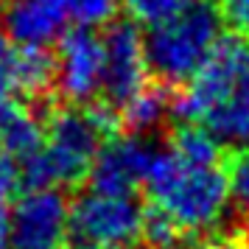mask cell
Listing matches in <instances>:
<instances>
[{
	"label": "cell",
	"instance_id": "obj_1",
	"mask_svg": "<svg viewBox=\"0 0 249 249\" xmlns=\"http://www.w3.org/2000/svg\"><path fill=\"white\" fill-rule=\"evenodd\" d=\"M143 188L151 210L168 218L185 238L215 235L232 207L230 171L221 165V146L182 124L168 148H157Z\"/></svg>",
	"mask_w": 249,
	"mask_h": 249
},
{
	"label": "cell",
	"instance_id": "obj_2",
	"mask_svg": "<svg viewBox=\"0 0 249 249\" xmlns=\"http://www.w3.org/2000/svg\"><path fill=\"white\" fill-rule=\"evenodd\" d=\"M171 112L207 132L218 146L249 148V36L221 39Z\"/></svg>",
	"mask_w": 249,
	"mask_h": 249
},
{
	"label": "cell",
	"instance_id": "obj_3",
	"mask_svg": "<svg viewBox=\"0 0 249 249\" xmlns=\"http://www.w3.org/2000/svg\"><path fill=\"white\" fill-rule=\"evenodd\" d=\"M221 9L207 0H196L185 12L151 25L143 34L151 76L165 84H188L221 45Z\"/></svg>",
	"mask_w": 249,
	"mask_h": 249
},
{
	"label": "cell",
	"instance_id": "obj_4",
	"mask_svg": "<svg viewBox=\"0 0 249 249\" xmlns=\"http://www.w3.org/2000/svg\"><path fill=\"white\" fill-rule=\"evenodd\" d=\"M42 154L51 174V185H73L90 177L95 160L112 140L118 115L107 104H70L48 115Z\"/></svg>",
	"mask_w": 249,
	"mask_h": 249
},
{
	"label": "cell",
	"instance_id": "obj_5",
	"mask_svg": "<svg viewBox=\"0 0 249 249\" xmlns=\"http://www.w3.org/2000/svg\"><path fill=\"white\" fill-rule=\"evenodd\" d=\"M146 210L135 193H112L87 188L70 204V232L79 244L126 249L143 235Z\"/></svg>",
	"mask_w": 249,
	"mask_h": 249
},
{
	"label": "cell",
	"instance_id": "obj_6",
	"mask_svg": "<svg viewBox=\"0 0 249 249\" xmlns=\"http://www.w3.org/2000/svg\"><path fill=\"white\" fill-rule=\"evenodd\" d=\"M12 249H68L70 232V204L56 188H31L25 191L14 210Z\"/></svg>",
	"mask_w": 249,
	"mask_h": 249
},
{
	"label": "cell",
	"instance_id": "obj_7",
	"mask_svg": "<svg viewBox=\"0 0 249 249\" xmlns=\"http://www.w3.org/2000/svg\"><path fill=\"white\" fill-rule=\"evenodd\" d=\"M104 39V87L107 107H124L132 95L148 87V59L143 34L132 23H112L101 34Z\"/></svg>",
	"mask_w": 249,
	"mask_h": 249
},
{
	"label": "cell",
	"instance_id": "obj_8",
	"mask_svg": "<svg viewBox=\"0 0 249 249\" xmlns=\"http://www.w3.org/2000/svg\"><path fill=\"white\" fill-rule=\"evenodd\" d=\"M56 84L70 104H87L104 87V39L92 28L65 31L59 39L56 56Z\"/></svg>",
	"mask_w": 249,
	"mask_h": 249
},
{
	"label": "cell",
	"instance_id": "obj_9",
	"mask_svg": "<svg viewBox=\"0 0 249 249\" xmlns=\"http://www.w3.org/2000/svg\"><path fill=\"white\" fill-rule=\"evenodd\" d=\"M154 151L157 148L148 146V140H143L140 135L107 140V146L101 148V154L87 177L90 188L112 193H135L146 182Z\"/></svg>",
	"mask_w": 249,
	"mask_h": 249
},
{
	"label": "cell",
	"instance_id": "obj_10",
	"mask_svg": "<svg viewBox=\"0 0 249 249\" xmlns=\"http://www.w3.org/2000/svg\"><path fill=\"white\" fill-rule=\"evenodd\" d=\"M3 31L17 48H42L65 36L68 17L53 0H3Z\"/></svg>",
	"mask_w": 249,
	"mask_h": 249
},
{
	"label": "cell",
	"instance_id": "obj_11",
	"mask_svg": "<svg viewBox=\"0 0 249 249\" xmlns=\"http://www.w3.org/2000/svg\"><path fill=\"white\" fill-rule=\"evenodd\" d=\"M171 107L174 104L168 101V95L162 87H154V84H148L143 90L132 95L124 107H118L115 115H118V124H124L126 129H132V135H146L151 129H157L162 121H165V115L171 112Z\"/></svg>",
	"mask_w": 249,
	"mask_h": 249
},
{
	"label": "cell",
	"instance_id": "obj_12",
	"mask_svg": "<svg viewBox=\"0 0 249 249\" xmlns=\"http://www.w3.org/2000/svg\"><path fill=\"white\" fill-rule=\"evenodd\" d=\"M68 23H76L79 28H95L112 20L121 0H53Z\"/></svg>",
	"mask_w": 249,
	"mask_h": 249
},
{
	"label": "cell",
	"instance_id": "obj_13",
	"mask_svg": "<svg viewBox=\"0 0 249 249\" xmlns=\"http://www.w3.org/2000/svg\"><path fill=\"white\" fill-rule=\"evenodd\" d=\"M121 3L126 6V12L135 23H143L151 28V25L174 17V14L185 12L196 0H121Z\"/></svg>",
	"mask_w": 249,
	"mask_h": 249
},
{
	"label": "cell",
	"instance_id": "obj_14",
	"mask_svg": "<svg viewBox=\"0 0 249 249\" xmlns=\"http://www.w3.org/2000/svg\"><path fill=\"white\" fill-rule=\"evenodd\" d=\"M140 241H146L148 249H182L185 247V235L168 218H162L160 213H154L151 207L146 210V221H143V235Z\"/></svg>",
	"mask_w": 249,
	"mask_h": 249
},
{
	"label": "cell",
	"instance_id": "obj_15",
	"mask_svg": "<svg viewBox=\"0 0 249 249\" xmlns=\"http://www.w3.org/2000/svg\"><path fill=\"white\" fill-rule=\"evenodd\" d=\"M20 56L23 48H17L3 31V14H0V92H17L20 79Z\"/></svg>",
	"mask_w": 249,
	"mask_h": 249
},
{
	"label": "cell",
	"instance_id": "obj_16",
	"mask_svg": "<svg viewBox=\"0 0 249 249\" xmlns=\"http://www.w3.org/2000/svg\"><path fill=\"white\" fill-rule=\"evenodd\" d=\"M23 185V177H20V168L3 148H0V207L12 199L14 193L20 191Z\"/></svg>",
	"mask_w": 249,
	"mask_h": 249
},
{
	"label": "cell",
	"instance_id": "obj_17",
	"mask_svg": "<svg viewBox=\"0 0 249 249\" xmlns=\"http://www.w3.org/2000/svg\"><path fill=\"white\" fill-rule=\"evenodd\" d=\"M221 17L238 31L249 34V0H221Z\"/></svg>",
	"mask_w": 249,
	"mask_h": 249
},
{
	"label": "cell",
	"instance_id": "obj_18",
	"mask_svg": "<svg viewBox=\"0 0 249 249\" xmlns=\"http://www.w3.org/2000/svg\"><path fill=\"white\" fill-rule=\"evenodd\" d=\"M199 249H249V238L241 232H215Z\"/></svg>",
	"mask_w": 249,
	"mask_h": 249
},
{
	"label": "cell",
	"instance_id": "obj_19",
	"mask_svg": "<svg viewBox=\"0 0 249 249\" xmlns=\"http://www.w3.org/2000/svg\"><path fill=\"white\" fill-rule=\"evenodd\" d=\"M23 107L14 101L9 92H0V137H3V132L9 129V124H12L14 118H17V112H20Z\"/></svg>",
	"mask_w": 249,
	"mask_h": 249
},
{
	"label": "cell",
	"instance_id": "obj_20",
	"mask_svg": "<svg viewBox=\"0 0 249 249\" xmlns=\"http://www.w3.org/2000/svg\"><path fill=\"white\" fill-rule=\"evenodd\" d=\"M0 249H12V221L3 207H0Z\"/></svg>",
	"mask_w": 249,
	"mask_h": 249
},
{
	"label": "cell",
	"instance_id": "obj_21",
	"mask_svg": "<svg viewBox=\"0 0 249 249\" xmlns=\"http://www.w3.org/2000/svg\"><path fill=\"white\" fill-rule=\"evenodd\" d=\"M68 249H107V247H92V244H76V247H68Z\"/></svg>",
	"mask_w": 249,
	"mask_h": 249
}]
</instances>
